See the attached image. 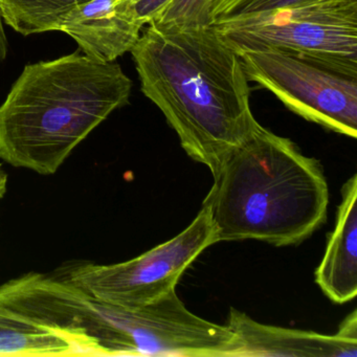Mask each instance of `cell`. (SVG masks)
Here are the masks:
<instances>
[{
    "label": "cell",
    "mask_w": 357,
    "mask_h": 357,
    "mask_svg": "<svg viewBox=\"0 0 357 357\" xmlns=\"http://www.w3.org/2000/svg\"><path fill=\"white\" fill-rule=\"evenodd\" d=\"M130 53L144 95L211 172L258 127L240 56L212 26L146 24Z\"/></svg>",
    "instance_id": "cell-1"
},
{
    "label": "cell",
    "mask_w": 357,
    "mask_h": 357,
    "mask_svg": "<svg viewBox=\"0 0 357 357\" xmlns=\"http://www.w3.org/2000/svg\"><path fill=\"white\" fill-rule=\"evenodd\" d=\"M212 174L202 206L210 210L218 242L294 245L327 220L329 189L319 160L260 124Z\"/></svg>",
    "instance_id": "cell-2"
},
{
    "label": "cell",
    "mask_w": 357,
    "mask_h": 357,
    "mask_svg": "<svg viewBox=\"0 0 357 357\" xmlns=\"http://www.w3.org/2000/svg\"><path fill=\"white\" fill-rule=\"evenodd\" d=\"M131 89L120 64L79 52L29 64L0 106V160L55 174L91 131L129 103Z\"/></svg>",
    "instance_id": "cell-3"
},
{
    "label": "cell",
    "mask_w": 357,
    "mask_h": 357,
    "mask_svg": "<svg viewBox=\"0 0 357 357\" xmlns=\"http://www.w3.org/2000/svg\"><path fill=\"white\" fill-rule=\"evenodd\" d=\"M248 82L333 132L357 137V61L285 50L239 54Z\"/></svg>",
    "instance_id": "cell-4"
},
{
    "label": "cell",
    "mask_w": 357,
    "mask_h": 357,
    "mask_svg": "<svg viewBox=\"0 0 357 357\" xmlns=\"http://www.w3.org/2000/svg\"><path fill=\"white\" fill-rule=\"evenodd\" d=\"M211 26L238 55L275 49L357 61V0H304Z\"/></svg>",
    "instance_id": "cell-5"
},
{
    "label": "cell",
    "mask_w": 357,
    "mask_h": 357,
    "mask_svg": "<svg viewBox=\"0 0 357 357\" xmlns=\"http://www.w3.org/2000/svg\"><path fill=\"white\" fill-rule=\"evenodd\" d=\"M217 242L216 225L210 210L202 206L187 229L137 258L110 265L70 263L55 275L100 300L135 308L174 291L188 267Z\"/></svg>",
    "instance_id": "cell-6"
},
{
    "label": "cell",
    "mask_w": 357,
    "mask_h": 357,
    "mask_svg": "<svg viewBox=\"0 0 357 357\" xmlns=\"http://www.w3.org/2000/svg\"><path fill=\"white\" fill-rule=\"evenodd\" d=\"M144 26L128 0H89L66 15L60 31L72 37L85 56L108 63L131 52Z\"/></svg>",
    "instance_id": "cell-7"
},
{
    "label": "cell",
    "mask_w": 357,
    "mask_h": 357,
    "mask_svg": "<svg viewBox=\"0 0 357 357\" xmlns=\"http://www.w3.org/2000/svg\"><path fill=\"white\" fill-rule=\"evenodd\" d=\"M227 327L239 344L235 356H357V340L265 325L235 308L229 310Z\"/></svg>",
    "instance_id": "cell-8"
},
{
    "label": "cell",
    "mask_w": 357,
    "mask_h": 357,
    "mask_svg": "<svg viewBox=\"0 0 357 357\" xmlns=\"http://www.w3.org/2000/svg\"><path fill=\"white\" fill-rule=\"evenodd\" d=\"M342 197L335 227L315 271L317 285L336 304L352 301L357 294L356 174L344 183Z\"/></svg>",
    "instance_id": "cell-9"
},
{
    "label": "cell",
    "mask_w": 357,
    "mask_h": 357,
    "mask_svg": "<svg viewBox=\"0 0 357 357\" xmlns=\"http://www.w3.org/2000/svg\"><path fill=\"white\" fill-rule=\"evenodd\" d=\"M0 356H75L70 342L0 304Z\"/></svg>",
    "instance_id": "cell-10"
},
{
    "label": "cell",
    "mask_w": 357,
    "mask_h": 357,
    "mask_svg": "<svg viewBox=\"0 0 357 357\" xmlns=\"http://www.w3.org/2000/svg\"><path fill=\"white\" fill-rule=\"evenodd\" d=\"M86 1L89 0H0V9L10 26L29 36L60 31L66 15Z\"/></svg>",
    "instance_id": "cell-11"
},
{
    "label": "cell",
    "mask_w": 357,
    "mask_h": 357,
    "mask_svg": "<svg viewBox=\"0 0 357 357\" xmlns=\"http://www.w3.org/2000/svg\"><path fill=\"white\" fill-rule=\"evenodd\" d=\"M211 3L212 0H171L158 20L152 24L211 26Z\"/></svg>",
    "instance_id": "cell-12"
},
{
    "label": "cell",
    "mask_w": 357,
    "mask_h": 357,
    "mask_svg": "<svg viewBox=\"0 0 357 357\" xmlns=\"http://www.w3.org/2000/svg\"><path fill=\"white\" fill-rule=\"evenodd\" d=\"M304 0H212L211 24L218 20L281 9Z\"/></svg>",
    "instance_id": "cell-13"
},
{
    "label": "cell",
    "mask_w": 357,
    "mask_h": 357,
    "mask_svg": "<svg viewBox=\"0 0 357 357\" xmlns=\"http://www.w3.org/2000/svg\"><path fill=\"white\" fill-rule=\"evenodd\" d=\"M144 26L156 22L171 0H128Z\"/></svg>",
    "instance_id": "cell-14"
},
{
    "label": "cell",
    "mask_w": 357,
    "mask_h": 357,
    "mask_svg": "<svg viewBox=\"0 0 357 357\" xmlns=\"http://www.w3.org/2000/svg\"><path fill=\"white\" fill-rule=\"evenodd\" d=\"M3 16L0 9V63L6 59L8 54V39L3 24Z\"/></svg>",
    "instance_id": "cell-15"
},
{
    "label": "cell",
    "mask_w": 357,
    "mask_h": 357,
    "mask_svg": "<svg viewBox=\"0 0 357 357\" xmlns=\"http://www.w3.org/2000/svg\"><path fill=\"white\" fill-rule=\"evenodd\" d=\"M8 179L9 177H8L5 169L0 164V200L3 199V196L7 193Z\"/></svg>",
    "instance_id": "cell-16"
}]
</instances>
